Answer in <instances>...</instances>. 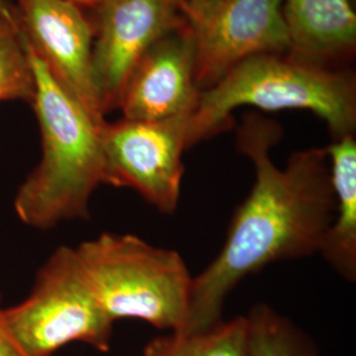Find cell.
I'll return each instance as SVG.
<instances>
[{"label":"cell","mask_w":356,"mask_h":356,"mask_svg":"<svg viewBox=\"0 0 356 356\" xmlns=\"http://www.w3.org/2000/svg\"><path fill=\"white\" fill-rule=\"evenodd\" d=\"M282 131L273 120L247 115L236 134V148L254 170L250 194L232 216L216 259L193 277L188 317L178 331L193 334L220 323L225 302L244 279L285 260L318 254L335 209L326 148L294 152L285 168L270 151Z\"/></svg>","instance_id":"6da1fadb"},{"label":"cell","mask_w":356,"mask_h":356,"mask_svg":"<svg viewBox=\"0 0 356 356\" xmlns=\"http://www.w3.org/2000/svg\"><path fill=\"white\" fill-rule=\"evenodd\" d=\"M24 42L35 76L31 106L40 127L41 159L20 185L13 209L26 226L51 229L89 218L91 197L104 185L99 131L106 120L90 114Z\"/></svg>","instance_id":"7a4b0ae2"},{"label":"cell","mask_w":356,"mask_h":356,"mask_svg":"<svg viewBox=\"0 0 356 356\" xmlns=\"http://www.w3.org/2000/svg\"><path fill=\"white\" fill-rule=\"evenodd\" d=\"M242 106L313 111L326 122L332 140H338L355 135V76L289 51L250 57L201 92L191 118L189 147L229 127L231 113Z\"/></svg>","instance_id":"3957f363"},{"label":"cell","mask_w":356,"mask_h":356,"mask_svg":"<svg viewBox=\"0 0 356 356\" xmlns=\"http://www.w3.org/2000/svg\"><path fill=\"white\" fill-rule=\"evenodd\" d=\"M74 250L92 291L114 321L139 319L170 332L182 329L194 276L177 251L113 232Z\"/></svg>","instance_id":"277c9868"},{"label":"cell","mask_w":356,"mask_h":356,"mask_svg":"<svg viewBox=\"0 0 356 356\" xmlns=\"http://www.w3.org/2000/svg\"><path fill=\"white\" fill-rule=\"evenodd\" d=\"M6 316L32 356H51L69 343L111 348L114 319L92 291L74 247H58L38 269L33 288Z\"/></svg>","instance_id":"5b68a950"},{"label":"cell","mask_w":356,"mask_h":356,"mask_svg":"<svg viewBox=\"0 0 356 356\" xmlns=\"http://www.w3.org/2000/svg\"><path fill=\"white\" fill-rule=\"evenodd\" d=\"M178 6L194 40L201 91L250 57L291 49L284 0H181Z\"/></svg>","instance_id":"8992f818"},{"label":"cell","mask_w":356,"mask_h":356,"mask_svg":"<svg viewBox=\"0 0 356 356\" xmlns=\"http://www.w3.org/2000/svg\"><path fill=\"white\" fill-rule=\"evenodd\" d=\"M189 116L120 120L101 126L104 185L136 191L163 214L177 210L189 149Z\"/></svg>","instance_id":"52a82bcc"},{"label":"cell","mask_w":356,"mask_h":356,"mask_svg":"<svg viewBox=\"0 0 356 356\" xmlns=\"http://www.w3.org/2000/svg\"><path fill=\"white\" fill-rule=\"evenodd\" d=\"M88 13L94 31L92 86L106 118L119 108L122 91L141 56L185 20L177 0H102Z\"/></svg>","instance_id":"ba28073f"},{"label":"cell","mask_w":356,"mask_h":356,"mask_svg":"<svg viewBox=\"0 0 356 356\" xmlns=\"http://www.w3.org/2000/svg\"><path fill=\"white\" fill-rule=\"evenodd\" d=\"M26 44L65 89L98 120H106L92 86L94 31L88 10L66 0H16Z\"/></svg>","instance_id":"9c48e42d"},{"label":"cell","mask_w":356,"mask_h":356,"mask_svg":"<svg viewBox=\"0 0 356 356\" xmlns=\"http://www.w3.org/2000/svg\"><path fill=\"white\" fill-rule=\"evenodd\" d=\"M195 45L186 24L157 38L141 56L122 91L119 108L124 119L166 120L195 113Z\"/></svg>","instance_id":"30bf717a"},{"label":"cell","mask_w":356,"mask_h":356,"mask_svg":"<svg viewBox=\"0 0 356 356\" xmlns=\"http://www.w3.org/2000/svg\"><path fill=\"white\" fill-rule=\"evenodd\" d=\"M289 53L330 66L355 51L356 17L348 0H284Z\"/></svg>","instance_id":"8fae6325"},{"label":"cell","mask_w":356,"mask_h":356,"mask_svg":"<svg viewBox=\"0 0 356 356\" xmlns=\"http://www.w3.org/2000/svg\"><path fill=\"white\" fill-rule=\"evenodd\" d=\"M335 209L318 254L342 279L356 280L355 135L332 140L326 148Z\"/></svg>","instance_id":"7c38bea8"},{"label":"cell","mask_w":356,"mask_h":356,"mask_svg":"<svg viewBox=\"0 0 356 356\" xmlns=\"http://www.w3.org/2000/svg\"><path fill=\"white\" fill-rule=\"evenodd\" d=\"M140 356H250L248 319L239 316L201 332H169L149 341Z\"/></svg>","instance_id":"4fadbf2b"},{"label":"cell","mask_w":356,"mask_h":356,"mask_svg":"<svg viewBox=\"0 0 356 356\" xmlns=\"http://www.w3.org/2000/svg\"><path fill=\"white\" fill-rule=\"evenodd\" d=\"M247 319L250 356H319L305 331L272 306L254 305Z\"/></svg>","instance_id":"5bb4252c"},{"label":"cell","mask_w":356,"mask_h":356,"mask_svg":"<svg viewBox=\"0 0 356 356\" xmlns=\"http://www.w3.org/2000/svg\"><path fill=\"white\" fill-rule=\"evenodd\" d=\"M35 76L19 26L0 32V103L23 101L32 104Z\"/></svg>","instance_id":"9a60e30c"},{"label":"cell","mask_w":356,"mask_h":356,"mask_svg":"<svg viewBox=\"0 0 356 356\" xmlns=\"http://www.w3.org/2000/svg\"><path fill=\"white\" fill-rule=\"evenodd\" d=\"M0 356H32L23 344L19 342L13 332L8 319L6 316V309L1 304V293H0Z\"/></svg>","instance_id":"2e32d148"},{"label":"cell","mask_w":356,"mask_h":356,"mask_svg":"<svg viewBox=\"0 0 356 356\" xmlns=\"http://www.w3.org/2000/svg\"><path fill=\"white\" fill-rule=\"evenodd\" d=\"M16 26H19L16 7L7 0H0V32Z\"/></svg>","instance_id":"e0dca14e"},{"label":"cell","mask_w":356,"mask_h":356,"mask_svg":"<svg viewBox=\"0 0 356 356\" xmlns=\"http://www.w3.org/2000/svg\"><path fill=\"white\" fill-rule=\"evenodd\" d=\"M66 1L74 3V4L82 7V8H85V10H92V8H95L102 0H66Z\"/></svg>","instance_id":"ac0fdd59"},{"label":"cell","mask_w":356,"mask_h":356,"mask_svg":"<svg viewBox=\"0 0 356 356\" xmlns=\"http://www.w3.org/2000/svg\"><path fill=\"white\" fill-rule=\"evenodd\" d=\"M178 3H179V1H181V0H177Z\"/></svg>","instance_id":"d6986e66"}]
</instances>
